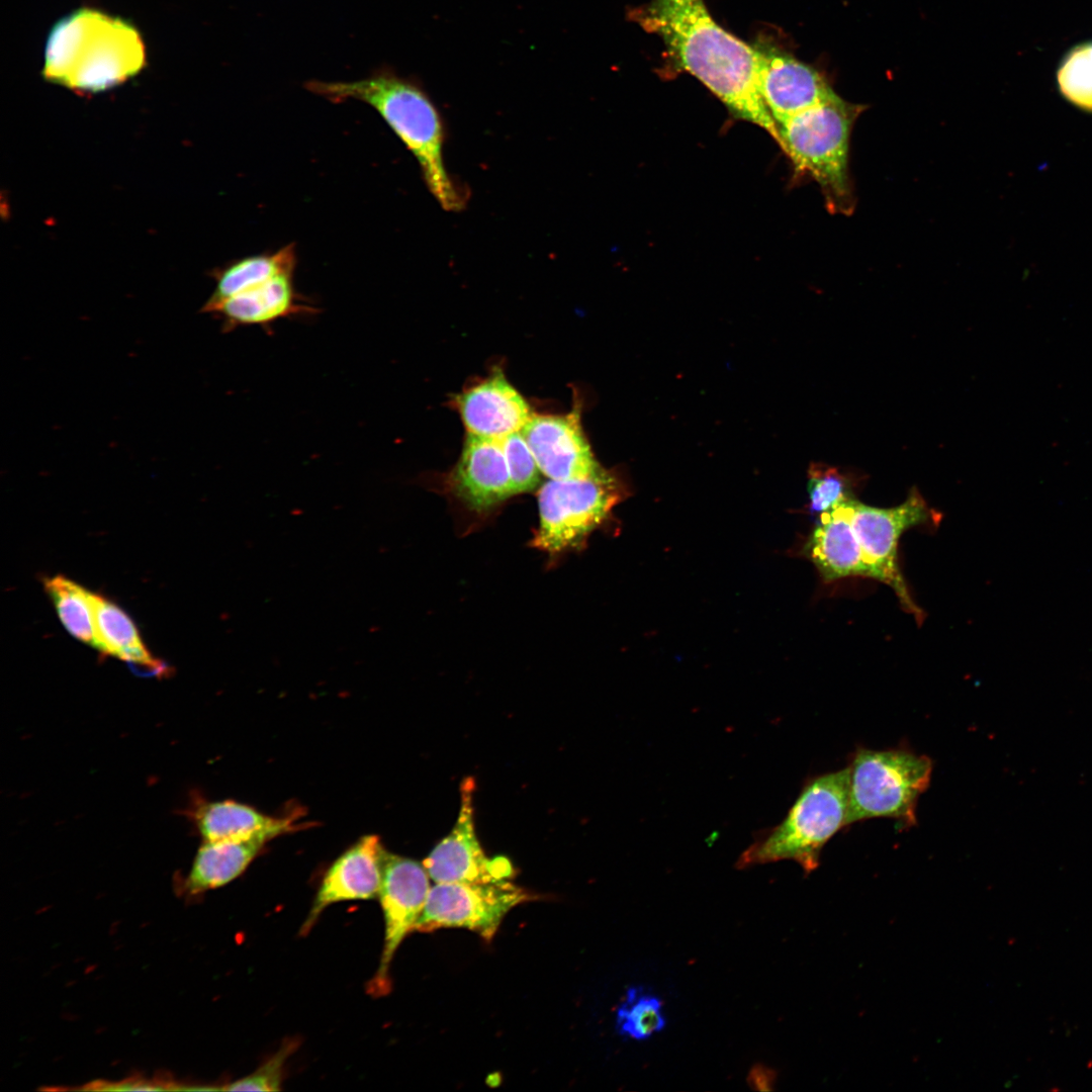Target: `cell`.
Listing matches in <instances>:
<instances>
[{"mask_svg": "<svg viewBox=\"0 0 1092 1092\" xmlns=\"http://www.w3.org/2000/svg\"><path fill=\"white\" fill-rule=\"evenodd\" d=\"M630 16L662 39L680 69L701 81L733 113L761 126L780 144L778 125L758 90L755 48L720 26L704 0H650Z\"/></svg>", "mask_w": 1092, "mask_h": 1092, "instance_id": "cell-1", "label": "cell"}, {"mask_svg": "<svg viewBox=\"0 0 1092 1092\" xmlns=\"http://www.w3.org/2000/svg\"><path fill=\"white\" fill-rule=\"evenodd\" d=\"M306 89L334 102L354 99L373 107L414 155L426 186L440 206L447 211L465 207L468 193L445 166L442 117L417 85L383 73L353 82L311 81Z\"/></svg>", "mask_w": 1092, "mask_h": 1092, "instance_id": "cell-2", "label": "cell"}, {"mask_svg": "<svg viewBox=\"0 0 1092 1092\" xmlns=\"http://www.w3.org/2000/svg\"><path fill=\"white\" fill-rule=\"evenodd\" d=\"M146 65V50L128 21L81 8L51 29L42 76L79 93H97L126 81Z\"/></svg>", "mask_w": 1092, "mask_h": 1092, "instance_id": "cell-3", "label": "cell"}, {"mask_svg": "<svg viewBox=\"0 0 1092 1092\" xmlns=\"http://www.w3.org/2000/svg\"><path fill=\"white\" fill-rule=\"evenodd\" d=\"M848 809L847 766L808 779L784 820L758 833L736 868L789 859L810 874L819 866L824 845L848 826Z\"/></svg>", "mask_w": 1092, "mask_h": 1092, "instance_id": "cell-4", "label": "cell"}, {"mask_svg": "<svg viewBox=\"0 0 1092 1092\" xmlns=\"http://www.w3.org/2000/svg\"><path fill=\"white\" fill-rule=\"evenodd\" d=\"M862 109L835 94L778 125L780 146L800 171L819 183L834 213L848 214L853 209L849 140Z\"/></svg>", "mask_w": 1092, "mask_h": 1092, "instance_id": "cell-5", "label": "cell"}, {"mask_svg": "<svg viewBox=\"0 0 1092 1092\" xmlns=\"http://www.w3.org/2000/svg\"><path fill=\"white\" fill-rule=\"evenodd\" d=\"M848 767L847 824L891 818L904 827L916 824V806L931 780L932 760L906 748H857Z\"/></svg>", "mask_w": 1092, "mask_h": 1092, "instance_id": "cell-6", "label": "cell"}, {"mask_svg": "<svg viewBox=\"0 0 1092 1092\" xmlns=\"http://www.w3.org/2000/svg\"><path fill=\"white\" fill-rule=\"evenodd\" d=\"M624 493L620 478L603 467L585 478L549 479L537 493L539 525L530 545L552 558L581 549Z\"/></svg>", "mask_w": 1092, "mask_h": 1092, "instance_id": "cell-7", "label": "cell"}, {"mask_svg": "<svg viewBox=\"0 0 1092 1092\" xmlns=\"http://www.w3.org/2000/svg\"><path fill=\"white\" fill-rule=\"evenodd\" d=\"M937 519L916 487H912L905 502L893 508L871 507L857 499L852 503V525L875 579L891 586L902 607L917 623L923 621L924 615L913 602L900 571L898 544L909 528L937 522Z\"/></svg>", "mask_w": 1092, "mask_h": 1092, "instance_id": "cell-8", "label": "cell"}, {"mask_svg": "<svg viewBox=\"0 0 1092 1092\" xmlns=\"http://www.w3.org/2000/svg\"><path fill=\"white\" fill-rule=\"evenodd\" d=\"M532 896L509 880L491 883H436L415 929L431 932L462 927L491 940L504 917Z\"/></svg>", "mask_w": 1092, "mask_h": 1092, "instance_id": "cell-9", "label": "cell"}, {"mask_svg": "<svg viewBox=\"0 0 1092 1092\" xmlns=\"http://www.w3.org/2000/svg\"><path fill=\"white\" fill-rule=\"evenodd\" d=\"M430 876L419 861L386 851L379 901L384 918V940L379 967L367 985L373 997L387 995L391 988L390 965L404 937L425 907Z\"/></svg>", "mask_w": 1092, "mask_h": 1092, "instance_id": "cell-10", "label": "cell"}, {"mask_svg": "<svg viewBox=\"0 0 1092 1092\" xmlns=\"http://www.w3.org/2000/svg\"><path fill=\"white\" fill-rule=\"evenodd\" d=\"M474 785L472 778L463 780L457 821L423 861L436 883H491L514 875L508 858H488L479 844L473 820Z\"/></svg>", "mask_w": 1092, "mask_h": 1092, "instance_id": "cell-11", "label": "cell"}, {"mask_svg": "<svg viewBox=\"0 0 1092 1092\" xmlns=\"http://www.w3.org/2000/svg\"><path fill=\"white\" fill-rule=\"evenodd\" d=\"M754 48L758 90L777 125L836 94L811 66L776 48Z\"/></svg>", "mask_w": 1092, "mask_h": 1092, "instance_id": "cell-12", "label": "cell"}, {"mask_svg": "<svg viewBox=\"0 0 1092 1092\" xmlns=\"http://www.w3.org/2000/svg\"><path fill=\"white\" fill-rule=\"evenodd\" d=\"M540 471L549 479L585 478L601 466L592 453L580 424V412L533 414L521 431Z\"/></svg>", "mask_w": 1092, "mask_h": 1092, "instance_id": "cell-13", "label": "cell"}, {"mask_svg": "<svg viewBox=\"0 0 1092 1092\" xmlns=\"http://www.w3.org/2000/svg\"><path fill=\"white\" fill-rule=\"evenodd\" d=\"M445 482L456 499L478 515L491 512L514 495L500 441L469 434Z\"/></svg>", "mask_w": 1092, "mask_h": 1092, "instance_id": "cell-14", "label": "cell"}, {"mask_svg": "<svg viewBox=\"0 0 1092 1092\" xmlns=\"http://www.w3.org/2000/svg\"><path fill=\"white\" fill-rule=\"evenodd\" d=\"M386 851L380 838L369 834L342 853L327 871L300 934L306 935L323 911L332 904L377 898Z\"/></svg>", "mask_w": 1092, "mask_h": 1092, "instance_id": "cell-15", "label": "cell"}, {"mask_svg": "<svg viewBox=\"0 0 1092 1092\" xmlns=\"http://www.w3.org/2000/svg\"><path fill=\"white\" fill-rule=\"evenodd\" d=\"M293 275L284 272L272 276L221 301L205 303L202 311L216 315L225 333L250 326L269 329L282 318L314 315L316 306L297 292Z\"/></svg>", "mask_w": 1092, "mask_h": 1092, "instance_id": "cell-16", "label": "cell"}, {"mask_svg": "<svg viewBox=\"0 0 1092 1092\" xmlns=\"http://www.w3.org/2000/svg\"><path fill=\"white\" fill-rule=\"evenodd\" d=\"M467 434L500 441L521 432L530 420V406L502 371L465 388L453 398Z\"/></svg>", "mask_w": 1092, "mask_h": 1092, "instance_id": "cell-17", "label": "cell"}, {"mask_svg": "<svg viewBox=\"0 0 1092 1092\" xmlns=\"http://www.w3.org/2000/svg\"><path fill=\"white\" fill-rule=\"evenodd\" d=\"M819 515L804 551L826 582L861 576L875 578L852 525V503Z\"/></svg>", "mask_w": 1092, "mask_h": 1092, "instance_id": "cell-18", "label": "cell"}, {"mask_svg": "<svg viewBox=\"0 0 1092 1092\" xmlns=\"http://www.w3.org/2000/svg\"><path fill=\"white\" fill-rule=\"evenodd\" d=\"M190 817L205 842L241 841L263 838L267 841L300 829L293 816L274 817L232 800L200 802Z\"/></svg>", "mask_w": 1092, "mask_h": 1092, "instance_id": "cell-19", "label": "cell"}, {"mask_svg": "<svg viewBox=\"0 0 1092 1092\" xmlns=\"http://www.w3.org/2000/svg\"><path fill=\"white\" fill-rule=\"evenodd\" d=\"M267 842L263 838L203 841L185 879V892L195 896L234 881L246 871Z\"/></svg>", "mask_w": 1092, "mask_h": 1092, "instance_id": "cell-20", "label": "cell"}, {"mask_svg": "<svg viewBox=\"0 0 1092 1092\" xmlns=\"http://www.w3.org/2000/svg\"><path fill=\"white\" fill-rule=\"evenodd\" d=\"M97 648L150 671L163 673L164 664L152 656L128 615L108 599L90 592Z\"/></svg>", "mask_w": 1092, "mask_h": 1092, "instance_id": "cell-21", "label": "cell"}, {"mask_svg": "<svg viewBox=\"0 0 1092 1092\" xmlns=\"http://www.w3.org/2000/svg\"><path fill=\"white\" fill-rule=\"evenodd\" d=\"M295 266L294 244H288L274 253L240 259L214 275L215 288L205 303L221 301L272 276L294 272Z\"/></svg>", "mask_w": 1092, "mask_h": 1092, "instance_id": "cell-22", "label": "cell"}, {"mask_svg": "<svg viewBox=\"0 0 1092 1092\" xmlns=\"http://www.w3.org/2000/svg\"><path fill=\"white\" fill-rule=\"evenodd\" d=\"M44 588L67 631L97 648L90 590L63 575L47 578Z\"/></svg>", "mask_w": 1092, "mask_h": 1092, "instance_id": "cell-23", "label": "cell"}, {"mask_svg": "<svg viewBox=\"0 0 1092 1092\" xmlns=\"http://www.w3.org/2000/svg\"><path fill=\"white\" fill-rule=\"evenodd\" d=\"M661 1000L641 987H631L617 1009L616 1029L622 1036L644 1040L665 1026Z\"/></svg>", "mask_w": 1092, "mask_h": 1092, "instance_id": "cell-24", "label": "cell"}, {"mask_svg": "<svg viewBox=\"0 0 1092 1092\" xmlns=\"http://www.w3.org/2000/svg\"><path fill=\"white\" fill-rule=\"evenodd\" d=\"M861 478L849 470L812 463L808 470L809 513L820 515L842 503L856 499V488Z\"/></svg>", "mask_w": 1092, "mask_h": 1092, "instance_id": "cell-25", "label": "cell"}, {"mask_svg": "<svg viewBox=\"0 0 1092 1092\" xmlns=\"http://www.w3.org/2000/svg\"><path fill=\"white\" fill-rule=\"evenodd\" d=\"M1058 84L1068 100L1092 110V41L1068 53L1058 71Z\"/></svg>", "mask_w": 1092, "mask_h": 1092, "instance_id": "cell-26", "label": "cell"}, {"mask_svg": "<svg viewBox=\"0 0 1092 1092\" xmlns=\"http://www.w3.org/2000/svg\"><path fill=\"white\" fill-rule=\"evenodd\" d=\"M514 495L532 491L540 482V469L521 432L500 440Z\"/></svg>", "mask_w": 1092, "mask_h": 1092, "instance_id": "cell-27", "label": "cell"}, {"mask_svg": "<svg viewBox=\"0 0 1092 1092\" xmlns=\"http://www.w3.org/2000/svg\"><path fill=\"white\" fill-rule=\"evenodd\" d=\"M298 1042L290 1040L284 1043L276 1054L269 1058L251 1075L239 1079L221 1090L228 1091H278L281 1090L284 1066L287 1059L297 1049Z\"/></svg>", "mask_w": 1092, "mask_h": 1092, "instance_id": "cell-28", "label": "cell"}, {"mask_svg": "<svg viewBox=\"0 0 1092 1092\" xmlns=\"http://www.w3.org/2000/svg\"><path fill=\"white\" fill-rule=\"evenodd\" d=\"M84 1089L99 1091H166L186 1090V1087H179L176 1083L171 1082L130 1078L119 1082L95 1081L86 1085Z\"/></svg>", "mask_w": 1092, "mask_h": 1092, "instance_id": "cell-29", "label": "cell"}, {"mask_svg": "<svg viewBox=\"0 0 1092 1092\" xmlns=\"http://www.w3.org/2000/svg\"><path fill=\"white\" fill-rule=\"evenodd\" d=\"M777 1074L766 1066L757 1064L749 1071L747 1082L749 1086L758 1091H769L775 1088Z\"/></svg>", "mask_w": 1092, "mask_h": 1092, "instance_id": "cell-30", "label": "cell"}]
</instances>
